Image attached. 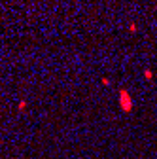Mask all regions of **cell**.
<instances>
[{"label": "cell", "instance_id": "6da1fadb", "mask_svg": "<svg viewBox=\"0 0 157 159\" xmlns=\"http://www.w3.org/2000/svg\"><path fill=\"white\" fill-rule=\"evenodd\" d=\"M119 108L123 112H131L132 110V98H131L127 89H119Z\"/></svg>", "mask_w": 157, "mask_h": 159}, {"label": "cell", "instance_id": "7a4b0ae2", "mask_svg": "<svg viewBox=\"0 0 157 159\" xmlns=\"http://www.w3.org/2000/svg\"><path fill=\"white\" fill-rule=\"evenodd\" d=\"M17 108H19V110H25V108H27V101H25V98H23V101H19Z\"/></svg>", "mask_w": 157, "mask_h": 159}, {"label": "cell", "instance_id": "277c9868", "mask_svg": "<svg viewBox=\"0 0 157 159\" xmlns=\"http://www.w3.org/2000/svg\"><path fill=\"white\" fill-rule=\"evenodd\" d=\"M144 76H146V78H148V80H150V78H151V76H153V74H151V72H150V70H146V72H144Z\"/></svg>", "mask_w": 157, "mask_h": 159}, {"label": "cell", "instance_id": "3957f363", "mask_svg": "<svg viewBox=\"0 0 157 159\" xmlns=\"http://www.w3.org/2000/svg\"><path fill=\"white\" fill-rule=\"evenodd\" d=\"M102 85H110V80L108 78H102Z\"/></svg>", "mask_w": 157, "mask_h": 159}]
</instances>
